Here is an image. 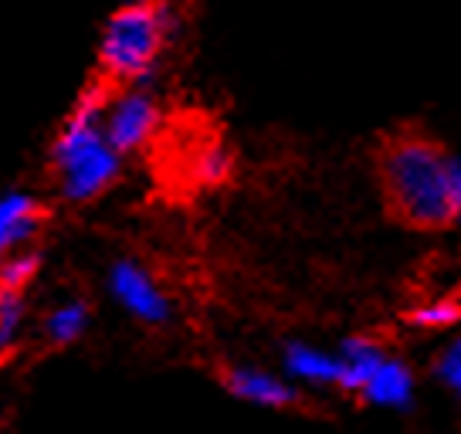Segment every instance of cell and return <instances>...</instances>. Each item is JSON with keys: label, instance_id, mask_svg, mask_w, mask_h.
Instances as JSON below:
<instances>
[{"label": "cell", "instance_id": "cell-1", "mask_svg": "<svg viewBox=\"0 0 461 434\" xmlns=\"http://www.w3.org/2000/svg\"><path fill=\"white\" fill-rule=\"evenodd\" d=\"M451 157L434 136L397 130L380 143L376 176L390 214L414 231H441L455 224Z\"/></svg>", "mask_w": 461, "mask_h": 434}, {"label": "cell", "instance_id": "cell-2", "mask_svg": "<svg viewBox=\"0 0 461 434\" xmlns=\"http://www.w3.org/2000/svg\"><path fill=\"white\" fill-rule=\"evenodd\" d=\"M115 88L105 78H92L78 99L72 102L68 116L61 119L55 130L51 149H48V167L55 176V190L65 203H92L102 194L115 187L122 176V153L109 143L102 116L113 99Z\"/></svg>", "mask_w": 461, "mask_h": 434}, {"label": "cell", "instance_id": "cell-3", "mask_svg": "<svg viewBox=\"0 0 461 434\" xmlns=\"http://www.w3.org/2000/svg\"><path fill=\"white\" fill-rule=\"evenodd\" d=\"M176 31V14L157 0H126L105 17L95 48V68L113 88L146 86Z\"/></svg>", "mask_w": 461, "mask_h": 434}, {"label": "cell", "instance_id": "cell-4", "mask_svg": "<svg viewBox=\"0 0 461 434\" xmlns=\"http://www.w3.org/2000/svg\"><path fill=\"white\" fill-rule=\"evenodd\" d=\"M159 122H163L159 99L146 86L115 88L109 105H105V116H102V126H105L109 143H113L122 157L143 153L146 146L153 143Z\"/></svg>", "mask_w": 461, "mask_h": 434}, {"label": "cell", "instance_id": "cell-5", "mask_svg": "<svg viewBox=\"0 0 461 434\" xmlns=\"http://www.w3.org/2000/svg\"><path fill=\"white\" fill-rule=\"evenodd\" d=\"M105 285H109V295L113 303L132 316L136 322H146V326H163L170 322L173 316V303L170 295L163 292L153 272L140 265L136 258H115L109 265V276H105Z\"/></svg>", "mask_w": 461, "mask_h": 434}, {"label": "cell", "instance_id": "cell-6", "mask_svg": "<svg viewBox=\"0 0 461 434\" xmlns=\"http://www.w3.org/2000/svg\"><path fill=\"white\" fill-rule=\"evenodd\" d=\"M51 221L48 203L28 187H7L0 197V255L31 251Z\"/></svg>", "mask_w": 461, "mask_h": 434}, {"label": "cell", "instance_id": "cell-7", "mask_svg": "<svg viewBox=\"0 0 461 434\" xmlns=\"http://www.w3.org/2000/svg\"><path fill=\"white\" fill-rule=\"evenodd\" d=\"M224 387L234 401L261 407V411H285L303 401V393L295 391L285 376L258 370V366H241V363L224 370Z\"/></svg>", "mask_w": 461, "mask_h": 434}, {"label": "cell", "instance_id": "cell-8", "mask_svg": "<svg viewBox=\"0 0 461 434\" xmlns=\"http://www.w3.org/2000/svg\"><path fill=\"white\" fill-rule=\"evenodd\" d=\"M282 366L292 380L309 384V387H339V376H343L339 353L319 349L312 343H303V339L288 343L285 353H282Z\"/></svg>", "mask_w": 461, "mask_h": 434}, {"label": "cell", "instance_id": "cell-9", "mask_svg": "<svg viewBox=\"0 0 461 434\" xmlns=\"http://www.w3.org/2000/svg\"><path fill=\"white\" fill-rule=\"evenodd\" d=\"M414 393H418V380H414L411 363L390 353L360 397L366 404L384 407V411H407V407L414 404Z\"/></svg>", "mask_w": 461, "mask_h": 434}, {"label": "cell", "instance_id": "cell-10", "mask_svg": "<svg viewBox=\"0 0 461 434\" xmlns=\"http://www.w3.org/2000/svg\"><path fill=\"white\" fill-rule=\"evenodd\" d=\"M336 353H339V363H343L339 391L357 393V397L366 391V384L374 380V374L390 357L387 349L380 347L376 339H370V336H349V339H343V347L336 349Z\"/></svg>", "mask_w": 461, "mask_h": 434}, {"label": "cell", "instance_id": "cell-11", "mask_svg": "<svg viewBox=\"0 0 461 434\" xmlns=\"http://www.w3.org/2000/svg\"><path fill=\"white\" fill-rule=\"evenodd\" d=\"M88 322H92V305L86 299H65V303H58L48 316L41 319V336L48 347H72L78 343L82 336H86Z\"/></svg>", "mask_w": 461, "mask_h": 434}, {"label": "cell", "instance_id": "cell-12", "mask_svg": "<svg viewBox=\"0 0 461 434\" xmlns=\"http://www.w3.org/2000/svg\"><path fill=\"white\" fill-rule=\"evenodd\" d=\"M41 272V251L31 248V251H14V255H4L0 258V292H28V285Z\"/></svg>", "mask_w": 461, "mask_h": 434}, {"label": "cell", "instance_id": "cell-13", "mask_svg": "<svg viewBox=\"0 0 461 434\" xmlns=\"http://www.w3.org/2000/svg\"><path fill=\"white\" fill-rule=\"evenodd\" d=\"M407 319H411V326L431 330V333H438V330H451V326H458L461 322V299H455V295L428 299V303L414 305V309L407 312Z\"/></svg>", "mask_w": 461, "mask_h": 434}, {"label": "cell", "instance_id": "cell-14", "mask_svg": "<svg viewBox=\"0 0 461 434\" xmlns=\"http://www.w3.org/2000/svg\"><path fill=\"white\" fill-rule=\"evenodd\" d=\"M24 316H28L24 295H21V292H0V353H4V360L14 357Z\"/></svg>", "mask_w": 461, "mask_h": 434}, {"label": "cell", "instance_id": "cell-15", "mask_svg": "<svg viewBox=\"0 0 461 434\" xmlns=\"http://www.w3.org/2000/svg\"><path fill=\"white\" fill-rule=\"evenodd\" d=\"M230 170H234L230 153L221 143H207L201 153L194 157V174H197V180H201V184H207V187L224 184V180L230 176Z\"/></svg>", "mask_w": 461, "mask_h": 434}, {"label": "cell", "instance_id": "cell-16", "mask_svg": "<svg viewBox=\"0 0 461 434\" xmlns=\"http://www.w3.org/2000/svg\"><path fill=\"white\" fill-rule=\"evenodd\" d=\"M434 380L445 387L451 397L461 401V336L447 339L434 357Z\"/></svg>", "mask_w": 461, "mask_h": 434}, {"label": "cell", "instance_id": "cell-17", "mask_svg": "<svg viewBox=\"0 0 461 434\" xmlns=\"http://www.w3.org/2000/svg\"><path fill=\"white\" fill-rule=\"evenodd\" d=\"M451 203H455V224H461V153L451 157Z\"/></svg>", "mask_w": 461, "mask_h": 434}, {"label": "cell", "instance_id": "cell-18", "mask_svg": "<svg viewBox=\"0 0 461 434\" xmlns=\"http://www.w3.org/2000/svg\"><path fill=\"white\" fill-rule=\"evenodd\" d=\"M157 4H163L167 11H173V14H176V11H180L184 4H190V0H157Z\"/></svg>", "mask_w": 461, "mask_h": 434}]
</instances>
